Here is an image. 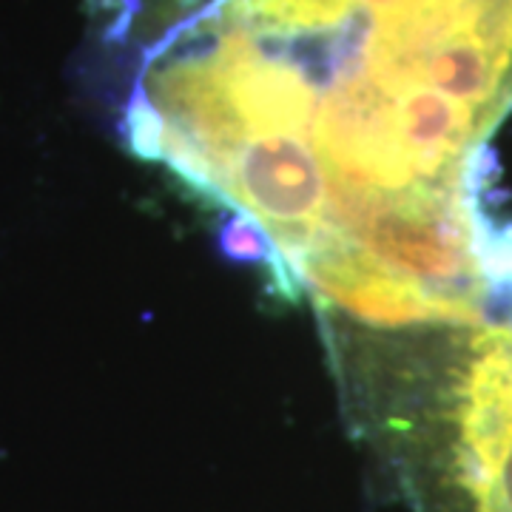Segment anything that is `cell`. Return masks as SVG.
Instances as JSON below:
<instances>
[{"label":"cell","mask_w":512,"mask_h":512,"mask_svg":"<svg viewBox=\"0 0 512 512\" xmlns=\"http://www.w3.org/2000/svg\"><path fill=\"white\" fill-rule=\"evenodd\" d=\"M512 109V0H177L131 148L274 245L276 293L373 330L490 322L478 154Z\"/></svg>","instance_id":"6da1fadb"},{"label":"cell","mask_w":512,"mask_h":512,"mask_svg":"<svg viewBox=\"0 0 512 512\" xmlns=\"http://www.w3.org/2000/svg\"><path fill=\"white\" fill-rule=\"evenodd\" d=\"M220 239L225 256H231L237 262H245V265H262V268H268L276 282L279 265H276L274 245L268 242V237L256 228L254 222L239 217V214H225Z\"/></svg>","instance_id":"3957f363"},{"label":"cell","mask_w":512,"mask_h":512,"mask_svg":"<svg viewBox=\"0 0 512 512\" xmlns=\"http://www.w3.org/2000/svg\"><path fill=\"white\" fill-rule=\"evenodd\" d=\"M439 330L362 362L396 390L393 421L430 447L450 512H512V328Z\"/></svg>","instance_id":"7a4b0ae2"}]
</instances>
